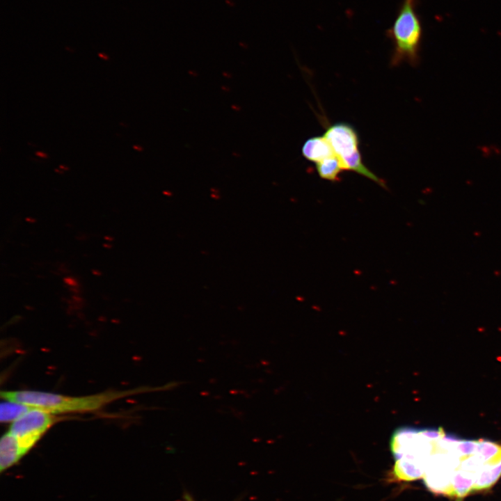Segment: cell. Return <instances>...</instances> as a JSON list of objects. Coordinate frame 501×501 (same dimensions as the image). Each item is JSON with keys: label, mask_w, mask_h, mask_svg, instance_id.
I'll use <instances>...</instances> for the list:
<instances>
[{"label": "cell", "mask_w": 501, "mask_h": 501, "mask_svg": "<svg viewBox=\"0 0 501 501\" xmlns=\"http://www.w3.org/2000/svg\"><path fill=\"white\" fill-rule=\"evenodd\" d=\"M57 420L55 414L31 407L12 422L8 431L15 437L25 454Z\"/></svg>", "instance_id": "277c9868"}, {"label": "cell", "mask_w": 501, "mask_h": 501, "mask_svg": "<svg viewBox=\"0 0 501 501\" xmlns=\"http://www.w3.org/2000/svg\"><path fill=\"white\" fill-rule=\"evenodd\" d=\"M418 0H403L387 35L393 44L391 66L404 62L415 66L420 61L422 26L418 15Z\"/></svg>", "instance_id": "7a4b0ae2"}, {"label": "cell", "mask_w": 501, "mask_h": 501, "mask_svg": "<svg viewBox=\"0 0 501 501\" xmlns=\"http://www.w3.org/2000/svg\"><path fill=\"white\" fill-rule=\"evenodd\" d=\"M64 280H65V283H67L69 285H71V286H77V283L74 278H65L64 279Z\"/></svg>", "instance_id": "30bf717a"}, {"label": "cell", "mask_w": 501, "mask_h": 501, "mask_svg": "<svg viewBox=\"0 0 501 501\" xmlns=\"http://www.w3.org/2000/svg\"><path fill=\"white\" fill-rule=\"evenodd\" d=\"M331 145L343 170H351L385 188L381 178L363 162L359 150L358 135L353 127L346 122L329 125L324 134Z\"/></svg>", "instance_id": "3957f363"}, {"label": "cell", "mask_w": 501, "mask_h": 501, "mask_svg": "<svg viewBox=\"0 0 501 501\" xmlns=\"http://www.w3.org/2000/svg\"><path fill=\"white\" fill-rule=\"evenodd\" d=\"M31 408L30 406L22 403L5 400L1 402L0 406L1 422H13Z\"/></svg>", "instance_id": "ba28073f"}, {"label": "cell", "mask_w": 501, "mask_h": 501, "mask_svg": "<svg viewBox=\"0 0 501 501\" xmlns=\"http://www.w3.org/2000/svg\"><path fill=\"white\" fill-rule=\"evenodd\" d=\"M36 154L38 155V156H40V157H45L46 156V154H45V153H42V152H38L36 153Z\"/></svg>", "instance_id": "7c38bea8"}, {"label": "cell", "mask_w": 501, "mask_h": 501, "mask_svg": "<svg viewBox=\"0 0 501 501\" xmlns=\"http://www.w3.org/2000/svg\"><path fill=\"white\" fill-rule=\"evenodd\" d=\"M182 499H183V501H196L194 499V498L192 496V495L187 491H184L183 493Z\"/></svg>", "instance_id": "9c48e42d"}, {"label": "cell", "mask_w": 501, "mask_h": 501, "mask_svg": "<svg viewBox=\"0 0 501 501\" xmlns=\"http://www.w3.org/2000/svg\"><path fill=\"white\" fill-rule=\"evenodd\" d=\"M24 455L17 439L8 431L2 436L0 441L1 472L13 466Z\"/></svg>", "instance_id": "8992f818"}, {"label": "cell", "mask_w": 501, "mask_h": 501, "mask_svg": "<svg viewBox=\"0 0 501 501\" xmlns=\"http://www.w3.org/2000/svg\"><path fill=\"white\" fill-rule=\"evenodd\" d=\"M315 165L318 175L321 178L332 182L340 180V174L343 169L336 156L327 158Z\"/></svg>", "instance_id": "52a82bcc"}, {"label": "cell", "mask_w": 501, "mask_h": 501, "mask_svg": "<svg viewBox=\"0 0 501 501\" xmlns=\"http://www.w3.org/2000/svg\"><path fill=\"white\" fill-rule=\"evenodd\" d=\"M98 56H99L100 58H103V59H104V60H108V59H109L108 56L106 55V54H104L99 53V54H98Z\"/></svg>", "instance_id": "8fae6325"}, {"label": "cell", "mask_w": 501, "mask_h": 501, "mask_svg": "<svg viewBox=\"0 0 501 501\" xmlns=\"http://www.w3.org/2000/svg\"><path fill=\"white\" fill-rule=\"evenodd\" d=\"M145 389L109 390L87 396H68L35 390L1 391L5 400L22 403L53 414L88 412L102 408L109 403L122 397L138 394Z\"/></svg>", "instance_id": "6da1fadb"}, {"label": "cell", "mask_w": 501, "mask_h": 501, "mask_svg": "<svg viewBox=\"0 0 501 501\" xmlns=\"http://www.w3.org/2000/svg\"><path fill=\"white\" fill-rule=\"evenodd\" d=\"M302 154L307 160L315 164L327 158L336 156L324 136L308 138L302 147Z\"/></svg>", "instance_id": "5b68a950"}]
</instances>
